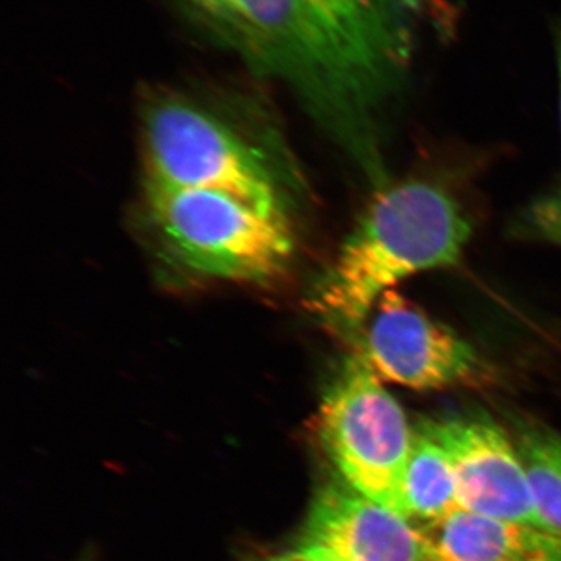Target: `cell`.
<instances>
[{"label":"cell","instance_id":"cell-1","mask_svg":"<svg viewBox=\"0 0 561 561\" xmlns=\"http://www.w3.org/2000/svg\"><path fill=\"white\" fill-rule=\"evenodd\" d=\"M251 69L287 83L356 162L389 184L387 114L411 73L424 0H179Z\"/></svg>","mask_w":561,"mask_h":561},{"label":"cell","instance_id":"cell-2","mask_svg":"<svg viewBox=\"0 0 561 561\" xmlns=\"http://www.w3.org/2000/svg\"><path fill=\"white\" fill-rule=\"evenodd\" d=\"M470 239V220L448 192L420 180L389 184L375 192L317 284L311 311L351 346L387 291L459 264Z\"/></svg>","mask_w":561,"mask_h":561},{"label":"cell","instance_id":"cell-3","mask_svg":"<svg viewBox=\"0 0 561 561\" xmlns=\"http://www.w3.org/2000/svg\"><path fill=\"white\" fill-rule=\"evenodd\" d=\"M149 191H210L287 214L289 179L278 162L201 102L164 92L142 114Z\"/></svg>","mask_w":561,"mask_h":561},{"label":"cell","instance_id":"cell-4","mask_svg":"<svg viewBox=\"0 0 561 561\" xmlns=\"http://www.w3.org/2000/svg\"><path fill=\"white\" fill-rule=\"evenodd\" d=\"M147 216L162 245L206 278L267 283L294 254L289 216L210 191H149Z\"/></svg>","mask_w":561,"mask_h":561},{"label":"cell","instance_id":"cell-5","mask_svg":"<svg viewBox=\"0 0 561 561\" xmlns=\"http://www.w3.org/2000/svg\"><path fill=\"white\" fill-rule=\"evenodd\" d=\"M317 435L339 479L408 519L402 485L415 432L397 398L356 354L324 391Z\"/></svg>","mask_w":561,"mask_h":561},{"label":"cell","instance_id":"cell-6","mask_svg":"<svg viewBox=\"0 0 561 561\" xmlns=\"http://www.w3.org/2000/svg\"><path fill=\"white\" fill-rule=\"evenodd\" d=\"M351 353L381 381L405 389H453L472 386L485 376L470 343L397 289L376 305Z\"/></svg>","mask_w":561,"mask_h":561},{"label":"cell","instance_id":"cell-7","mask_svg":"<svg viewBox=\"0 0 561 561\" xmlns=\"http://www.w3.org/2000/svg\"><path fill=\"white\" fill-rule=\"evenodd\" d=\"M421 427L448 454L461 508L549 534L518 448L496 423L485 416H451Z\"/></svg>","mask_w":561,"mask_h":561},{"label":"cell","instance_id":"cell-8","mask_svg":"<svg viewBox=\"0 0 561 561\" xmlns=\"http://www.w3.org/2000/svg\"><path fill=\"white\" fill-rule=\"evenodd\" d=\"M335 561H424L420 530L342 479L313 496L301 540Z\"/></svg>","mask_w":561,"mask_h":561},{"label":"cell","instance_id":"cell-9","mask_svg":"<svg viewBox=\"0 0 561 561\" xmlns=\"http://www.w3.org/2000/svg\"><path fill=\"white\" fill-rule=\"evenodd\" d=\"M419 530L424 561H516L561 551V538L551 534L465 508Z\"/></svg>","mask_w":561,"mask_h":561},{"label":"cell","instance_id":"cell-10","mask_svg":"<svg viewBox=\"0 0 561 561\" xmlns=\"http://www.w3.org/2000/svg\"><path fill=\"white\" fill-rule=\"evenodd\" d=\"M402 494L409 522L423 526L442 522L461 508L451 460L423 427L415 431Z\"/></svg>","mask_w":561,"mask_h":561},{"label":"cell","instance_id":"cell-11","mask_svg":"<svg viewBox=\"0 0 561 561\" xmlns=\"http://www.w3.org/2000/svg\"><path fill=\"white\" fill-rule=\"evenodd\" d=\"M534 491L535 505L549 534L561 538V438L527 432L516 442Z\"/></svg>","mask_w":561,"mask_h":561},{"label":"cell","instance_id":"cell-12","mask_svg":"<svg viewBox=\"0 0 561 561\" xmlns=\"http://www.w3.org/2000/svg\"><path fill=\"white\" fill-rule=\"evenodd\" d=\"M519 228L524 238L561 247V190L531 203L523 213Z\"/></svg>","mask_w":561,"mask_h":561},{"label":"cell","instance_id":"cell-13","mask_svg":"<svg viewBox=\"0 0 561 561\" xmlns=\"http://www.w3.org/2000/svg\"><path fill=\"white\" fill-rule=\"evenodd\" d=\"M251 561H335L330 553L321 551L316 546L308 545V542H298L295 548L286 549L271 556H262L260 559Z\"/></svg>","mask_w":561,"mask_h":561},{"label":"cell","instance_id":"cell-14","mask_svg":"<svg viewBox=\"0 0 561 561\" xmlns=\"http://www.w3.org/2000/svg\"><path fill=\"white\" fill-rule=\"evenodd\" d=\"M516 561H561V551L535 552Z\"/></svg>","mask_w":561,"mask_h":561},{"label":"cell","instance_id":"cell-15","mask_svg":"<svg viewBox=\"0 0 561 561\" xmlns=\"http://www.w3.org/2000/svg\"><path fill=\"white\" fill-rule=\"evenodd\" d=\"M557 65H559V79H560V119H561V36L559 39V49H557Z\"/></svg>","mask_w":561,"mask_h":561}]
</instances>
